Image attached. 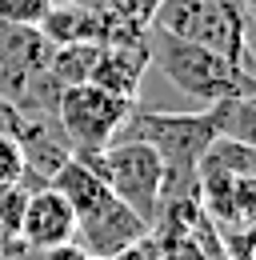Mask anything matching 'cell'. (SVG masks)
Returning a JSON list of instances; mask_svg holds the SVG:
<instances>
[{
	"instance_id": "cell-1",
	"label": "cell",
	"mask_w": 256,
	"mask_h": 260,
	"mask_svg": "<svg viewBox=\"0 0 256 260\" xmlns=\"http://www.w3.org/2000/svg\"><path fill=\"white\" fill-rule=\"evenodd\" d=\"M144 48H148V68H156L168 84H176L184 96L200 100V108L220 104L236 96H256L252 72L244 64H232L208 48H196L188 40H176L172 32L144 28Z\"/></svg>"
},
{
	"instance_id": "cell-2",
	"label": "cell",
	"mask_w": 256,
	"mask_h": 260,
	"mask_svg": "<svg viewBox=\"0 0 256 260\" xmlns=\"http://www.w3.org/2000/svg\"><path fill=\"white\" fill-rule=\"evenodd\" d=\"M152 28L172 32L176 40H188L196 48H208L232 64L252 60V44H248V20L240 12H232L224 0H160Z\"/></svg>"
},
{
	"instance_id": "cell-3",
	"label": "cell",
	"mask_w": 256,
	"mask_h": 260,
	"mask_svg": "<svg viewBox=\"0 0 256 260\" xmlns=\"http://www.w3.org/2000/svg\"><path fill=\"white\" fill-rule=\"evenodd\" d=\"M80 164H88L96 176L108 184V192L120 204H128L144 224H152L160 212V192H164V160L156 156V148H148L144 140H112L100 152H84L76 156Z\"/></svg>"
},
{
	"instance_id": "cell-4",
	"label": "cell",
	"mask_w": 256,
	"mask_h": 260,
	"mask_svg": "<svg viewBox=\"0 0 256 260\" xmlns=\"http://www.w3.org/2000/svg\"><path fill=\"white\" fill-rule=\"evenodd\" d=\"M136 100L112 96L96 84H68L56 96V124H60L64 140L72 144V156L84 152H100L116 140V132L124 124V116L132 112Z\"/></svg>"
},
{
	"instance_id": "cell-5",
	"label": "cell",
	"mask_w": 256,
	"mask_h": 260,
	"mask_svg": "<svg viewBox=\"0 0 256 260\" xmlns=\"http://www.w3.org/2000/svg\"><path fill=\"white\" fill-rule=\"evenodd\" d=\"M52 44L40 36V28H20L0 20V100L24 104L28 88L48 72Z\"/></svg>"
},
{
	"instance_id": "cell-6",
	"label": "cell",
	"mask_w": 256,
	"mask_h": 260,
	"mask_svg": "<svg viewBox=\"0 0 256 260\" xmlns=\"http://www.w3.org/2000/svg\"><path fill=\"white\" fill-rule=\"evenodd\" d=\"M20 240L36 252H48V248H60V244L76 240V212L52 184L28 188L24 216H20Z\"/></svg>"
},
{
	"instance_id": "cell-7",
	"label": "cell",
	"mask_w": 256,
	"mask_h": 260,
	"mask_svg": "<svg viewBox=\"0 0 256 260\" xmlns=\"http://www.w3.org/2000/svg\"><path fill=\"white\" fill-rule=\"evenodd\" d=\"M152 232V224H144L128 204H112L108 212H100L96 220H88V224L76 228V244L88 252V256H100V260H112L120 248H128V244H136L140 236H148Z\"/></svg>"
},
{
	"instance_id": "cell-8",
	"label": "cell",
	"mask_w": 256,
	"mask_h": 260,
	"mask_svg": "<svg viewBox=\"0 0 256 260\" xmlns=\"http://www.w3.org/2000/svg\"><path fill=\"white\" fill-rule=\"evenodd\" d=\"M144 72H148V48H144V40L100 44V56H96V68H92V80H88V84L112 92V96L136 100L140 96Z\"/></svg>"
},
{
	"instance_id": "cell-9",
	"label": "cell",
	"mask_w": 256,
	"mask_h": 260,
	"mask_svg": "<svg viewBox=\"0 0 256 260\" xmlns=\"http://www.w3.org/2000/svg\"><path fill=\"white\" fill-rule=\"evenodd\" d=\"M96 56H100V44L92 40H76V44H52V56H48V72L56 76V84H88L92 80Z\"/></svg>"
},
{
	"instance_id": "cell-10",
	"label": "cell",
	"mask_w": 256,
	"mask_h": 260,
	"mask_svg": "<svg viewBox=\"0 0 256 260\" xmlns=\"http://www.w3.org/2000/svg\"><path fill=\"white\" fill-rule=\"evenodd\" d=\"M24 184H8L0 188V244L8 240H20V216H24Z\"/></svg>"
},
{
	"instance_id": "cell-11",
	"label": "cell",
	"mask_w": 256,
	"mask_h": 260,
	"mask_svg": "<svg viewBox=\"0 0 256 260\" xmlns=\"http://www.w3.org/2000/svg\"><path fill=\"white\" fill-rule=\"evenodd\" d=\"M56 0H0V20L4 24H20V28H40V20L48 16Z\"/></svg>"
},
{
	"instance_id": "cell-12",
	"label": "cell",
	"mask_w": 256,
	"mask_h": 260,
	"mask_svg": "<svg viewBox=\"0 0 256 260\" xmlns=\"http://www.w3.org/2000/svg\"><path fill=\"white\" fill-rule=\"evenodd\" d=\"M80 4L104 8V12L120 16V20L140 24V28H148V24H152V16H156V8H160V0H80Z\"/></svg>"
},
{
	"instance_id": "cell-13",
	"label": "cell",
	"mask_w": 256,
	"mask_h": 260,
	"mask_svg": "<svg viewBox=\"0 0 256 260\" xmlns=\"http://www.w3.org/2000/svg\"><path fill=\"white\" fill-rule=\"evenodd\" d=\"M20 180H24V152H20L16 136L0 132V188L20 184Z\"/></svg>"
},
{
	"instance_id": "cell-14",
	"label": "cell",
	"mask_w": 256,
	"mask_h": 260,
	"mask_svg": "<svg viewBox=\"0 0 256 260\" xmlns=\"http://www.w3.org/2000/svg\"><path fill=\"white\" fill-rule=\"evenodd\" d=\"M112 260H164V248H160V240L148 232V236H140L136 244H128V248H120Z\"/></svg>"
},
{
	"instance_id": "cell-15",
	"label": "cell",
	"mask_w": 256,
	"mask_h": 260,
	"mask_svg": "<svg viewBox=\"0 0 256 260\" xmlns=\"http://www.w3.org/2000/svg\"><path fill=\"white\" fill-rule=\"evenodd\" d=\"M16 128H20V108L8 104V100H0V132L16 136Z\"/></svg>"
},
{
	"instance_id": "cell-16",
	"label": "cell",
	"mask_w": 256,
	"mask_h": 260,
	"mask_svg": "<svg viewBox=\"0 0 256 260\" xmlns=\"http://www.w3.org/2000/svg\"><path fill=\"white\" fill-rule=\"evenodd\" d=\"M44 260H92V256H88V252L72 240V244H60V248H48V252H44Z\"/></svg>"
}]
</instances>
